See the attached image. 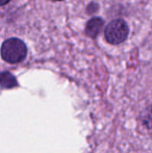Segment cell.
<instances>
[{
    "label": "cell",
    "mask_w": 152,
    "mask_h": 153,
    "mask_svg": "<svg viewBox=\"0 0 152 153\" xmlns=\"http://www.w3.org/2000/svg\"><path fill=\"white\" fill-rule=\"evenodd\" d=\"M1 57L8 64H18L24 61L27 55V48L24 42L17 38L5 40L1 46Z\"/></svg>",
    "instance_id": "1"
},
{
    "label": "cell",
    "mask_w": 152,
    "mask_h": 153,
    "mask_svg": "<svg viewBox=\"0 0 152 153\" xmlns=\"http://www.w3.org/2000/svg\"><path fill=\"white\" fill-rule=\"evenodd\" d=\"M0 85L3 89H13L18 85V82H17L16 77L12 73L1 72L0 73Z\"/></svg>",
    "instance_id": "4"
},
{
    "label": "cell",
    "mask_w": 152,
    "mask_h": 153,
    "mask_svg": "<svg viewBox=\"0 0 152 153\" xmlns=\"http://www.w3.org/2000/svg\"><path fill=\"white\" fill-rule=\"evenodd\" d=\"M10 1V0H0V6L5 5V4H7Z\"/></svg>",
    "instance_id": "6"
},
{
    "label": "cell",
    "mask_w": 152,
    "mask_h": 153,
    "mask_svg": "<svg viewBox=\"0 0 152 153\" xmlns=\"http://www.w3.org/2000/svg\"><path fill=\"white\" fill-rule=\"evenodd\" d=\"M142 122L148 129H152V106L147 107L142 115Z\"/></svg>",
    "instance_id": "5"
},
{
    "label": "cell",
    "mask_w": 152,
    "mask_h": 153,
    "mask_svg": "<svg viewBox=\"0 0 152 153\" xmlns=\"http://www.w3.org/2000/svg\"><path fill=\"white\" fill-rule=\"evenodd\" d=\"M52 1H63V0H52Z\"/></svg>",
    "instance_id": "7"
},
{
    "label": "cell",
    "mask_w": 152,
    "mask_h": 153,
    "mask_svg": "<svg viewBox=\"0 0 152 153\" xmlns=\"http://www.w3.org/2000/svg\"><path fill=\"white\" fill-rule=\"evenodd\" d=\"M103 20L101 18H92L89 22L87 23V26H85V33L92 39H95L98 34L100 33L102 27H103Z\"/></svg>",
    "instance_id": "3"
},
{
    "label": "cell",
    "mask_w": 152,
    "mask_h": 153,
    "mask_svg": "<svg viewBox=\"0 0 152 153\" xmlns=\"http://www.w3.org/2000/svg\"><path fill=\"white\" fill-rule=\"evenodd\" d=\"M128 32L129 29L125 21L122 19H116L108 23L104 31V36L110 44L118 45L120 43H123L127 39Z\"/></svg>",
    "instance_id": "2"
}]
</instances>
